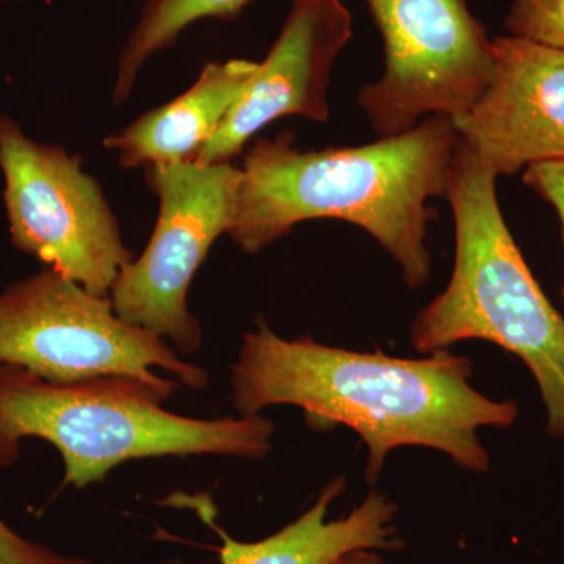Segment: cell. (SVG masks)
Segmentation results:
<instances>
[{
	"instance_id": "cell-1",
	"label": "cell",
	"mask_w": 564,
	"mask_h": 564,
	"mask_svg": "<svg viewBox=\"0 0 564 564\" xmlns=\"http://www.w3.org/2000/svg\"><path fill=\"white\" fill-rule=\"evenodd\" d=\"M470 378V359L448 350L422 359L345 350L311 337L282 339L259 317L256 332L245 334L231 383L239 415L291 404L302 408L311 429L343 425L358 433L369 451L366 478L375 484L388 455L406 445L488 473L491 456L478 430L510 429L519 406L488 399Z\"/></svg>"
},
{
	"instance_id": "cell-2",
	"label": "cell",
	"mask_w": 564,
	"mask_h": 564,
	"mask_svg": "<svg viewBox=\"0 0 564 564\" xmlns=\"http://www.w3.org/2000/svg\"><path fill=\"white\" fill-rule=\"evenodd\" d=\"M293 132L256 139L245 154L229 237L245 252L262 251L299 223L337 218L359 226L402 270L410 289L432 273L426 247L436 209L447 195L459 143L454 120L423 118L415 128L355 148L300 151Z\"/></svg>"
},
{
	"instance_id": "cell-3",
	"label": "cell",
	"mask_w": 564,
	"mask_h": 564,
	"mask_svg": "<svg viewBox=\"0 0 564 564\" xmlns=\"http://www.w3.org/2000/svg\"><path fill=\"white\" fill-rule=\"evenodd\" d=\"M180 384L132 377L52 383L0 362V466L20 456L21 441H47L65 463V485L98 484L129 459L223 455L261 459L272 451L274 423L261 414L185 417L163 410Z\"/></svg>"
},
{
	"instance_id": "cell-4",
	"label": "cell",
	"mask_w": 564,
	"mask_h": 564,
	"mask_svg": "<svg viewBox=\"0 0 564 564\" xmlns=\"http://www.w3.org/2000/svg\"><path fill=\"white\" fill-rule=\"evenodd\" d=\"M497 177L459 140L445 195L455 220L454 273L414 318L411 345L433 355L463 340H486L518 356L540 389L545 433L564 440V318L505 223Z\"/></svg>"
},
{
	"instance_id": "cell-5",
	"label": "cell",
	"mask_w": 564,
	"mask_h": 564,
	"mask_svg": "<svg viewBox=\"0 0 564 564\" xmlns=\"http://www.w3.org/2000/svg\"><path fill=\"white\" fill-rule=\"evenodd\" d=\"M0 362L52 383L99 377L177 383L152 369L192 389L209 383L206 370L182 361L162 337L122 321L110 296L85 291L47 267L0 292Z\"/></svg>"
},
{
	"instance_id": "cell-6",
	"label": "cell",
	"mask_w": 564,
	"mask_h": 564,
	"mask_svg": "<svg viewBox=\"0 0 564 564\" xmlns=\"http://www.w3.org/2000/svg\"><path fill=\"white\" fill-rule=\"evenodd\" d=\"M0 172L11 243L85 291L109 296L135 254L80 159L57 144L36 143L0 115Z\"/></svg>"
},
{
	"instance_id": "cell-7",
	"label": "cell",
	"mask_w": 564,
	"mask_h": 564,
	"mask_svg": "<svg viewBox=\"0 0 564 564\" xmlns=\"http://www.w3.org/2000/svg\"><path fill=\"white\" fill-rule=\"evenodd\" d=\"M384 44L383 76L356 96L380 139L423 118L464 117L494 77L492 40L467 0H364Z\"/></svg>"
},
{
	"instance_id": "cell-8",
	"label": "cell",
	"mask_w": 564,
	"mask_h": 564,
	"mask_svg": "<svg viewBox=\"0 0 564 564\" xmlns=\"http://www.w3.org/2000/svg\"><path fill=\"white\" fill-rule=\"evenodd\" d=\"M144 170L159 198V218L148 247L115 281L111 304L129 325L192 355L204 336L187 306L188 289L212 245L231 229L242 170L231 162L193 161Z\"/></svg>"
},
{
	"instance_id": "cell-9",
	"label": "cell",
	"mask_w": 564,
	"mask_h": 564,
	"mask_svg": "<svg viewBox=\"0 0 564 564\" xmlns=\"http://www.w3.org/2000/svg\"><path fill=\"white\" fill-rule=\"evenodd\" d=\"M351 36L352 17L343 0H292L291 13L265 61L193 162H231L278 118L300 115L328 121L334 62Z\"/></svg>"
},
{
	"instance_id": "cell-10",
	"label": "cell",
	"mask_w": 564,
	"mask_h": 564,
	"mask_svg": "<svg viewBox=\"0 0 564 564\" xmlns=\"http://www.w3.org/2000/svg\"><path fill=\"white\" fill-rule=\"evenodd\" d=\"M492 52L491 84L454 121L459 140L497 176L564 161V51L507 35Z\"/></svg>"
},
{
	"instance_id": "cell-11",
	"label": "cell",
	"mask_w": 564,
	"mask_h": 564,
	"mask_svg": "<svg viewBox=\"0 0 564 564\" xmlns=\"http://www.w3.org/2000/svg\"><path fill=\"white\" fill-rule=\"evenodd\" d=\"M259 62L228 61L204 65L184 95L104 140L124 169L191 162L215 135L234 104L247 90Z\"/></svg>"
},
{
	"instance_id": "cell-12",
	"label": "cell",
	"mask_w": 564,
	"mask_h": 564,
	"mask_svg": "<svg viewBox=\"0 0 564 564\" xmlns=\"http://www.w3.org/2000/svg\"><path fill=\"white\" fill-rule=\"evenodd\" d=\"M345 491V478L323 489L313 507L280 532L256 543L232 540L217 525L221 564H334L359 549L393 552L403 547L397 529L399 507L383 492L372 491L345 518L328 521L329 508Z\"/></svg>"
},
{
	"instance_id": "cell-13",
	"label": "cell",
	"mask_w": 564,
	"mask_h": 564,
	"mask_svg": "<svg viewBox=\"0 0 564 564\" xmlns=\"http://www.w3.org/2000/svg\"><path fill=\"white\" fill-rule=\"evenodd\" d=\"M252 0H147L139 22L122 46L113 102L128 101L141 68L158 52L173 46L193 22L206 18L231 20Z\"/></svg>"
},
{
	"instance_id": "cell-14",
	"label": "cell",
	"mask_w": 564,
	"mask_h": 564,
	"mask_svg": "<svg viewBox=\"0 0 564 564\" xmlns=\"http://www.w3.org/2000/svg\"><path fill=\"white\" fill-rule=\"evenodd\" d=\"M505 29L508 35L564 51V0H511Z\"/></svg>"
},
{
	"instance_id": "cell-15",
	"label": "cell",
	"mask_w": 564,
	"mask_h": 564,
	"mask_svg": "<svg viewBox=\"0 0 564 564\" xmlns=\"http://www.w3.org/2000/svg\"><path fill=\"white\" fill-rule=\"evenodd\" d=\"M0 564H91L22 538L0 518Z\"/></svg>"
},
{
	"instance_id": "cell-16",
	"label": "cell",
	"mask_w": 564,
	"mask_h": 564,
	"mask_svg": "<svg viewBox=\"0 0 564 564\" xmlns=\"http://www.w3.org/2000/svg\"><path fill=\"white\" fill-rule=\"evenodd\" d=\"M527 187L554 207L562 223L564 242V161L536 163L522 174ZM564 299V284L562 289Z\"/></svg>"
},
{
	"instance_id": "cell-17",
	"label": "cell",
	"mask_w": 564,
	"mask_h": 564,
	"mask_svg": "<svg viewBox=\"0 0 564 564\" xmlns=\"http://www.w3.org/2000/svg\"><path fill=\"white\" fill-rule=\"evenodd\" d=\"M334 564H386L380 551L373 549H359L340 556Z\"/></svg>"
},
{
	"instance_id": "cell-18",
	"label": "cell",
	"mask_w": 564,
	"mask_h": 564,
	"mask_svg": "<svg viewBox=\"0 0 564 564\" xmlns=\"http://www.w3.org/2000/svg\"><path fill=\"white\" fill-rule=\"evenodd\" d=\"M159 564H185V563L182 562V560H166V562H162Z\"/></svg>"
}]
</instances>
